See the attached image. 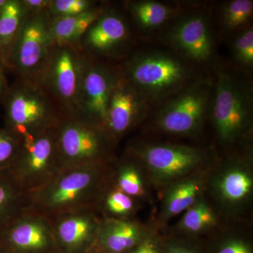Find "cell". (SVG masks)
Segmentation results:
<instances>
[{
  "label": "cell",
  "instance_id": "obj_1",
  "mask_svg": "<svg viewBox=\"0 0 253 253\" xmlns=\"http://www.w3.org/2000/svg\"><path fill=\"white\" fill-rule=\"evenodd\" d=\"M3 101L5 129L20 142L51 127L56 118L48 93L36 81L21 79L8 87Z\"/></svg>",
  "mask_w": 253,
  "mask_h": 253
},
{
  "label": "cell",
  "instance_id": "obj_2",
  "mask_svg": "<svg viewBox=\"0 0 253 253\" xmlns=\"http://www.w3.org/2000/svg\"><path fill=\"white\" fill-rule=\"evenodd\" d=\"M48 11L29 13L2 65L14 69L22 79L36 81L55 45Z\"/></svg>",
  "mask_w": 253,
  "mask_h": 253
},
{
  "label": "cell",
  "instance_id": "obj_3",
  "mask_svg": "<svg viewBox=\"0 0 253 253\" xmlns=\"http://www.w3.org/2000/svg\"><path fill=\"white\" fill-rule=\"evenodd\" d=\"M84 61L72 45H55L38 82L68 113L76 114Z\"/></svg>",
  "mask_w": 253,
  "mask_h": 253
},
{
  "label": "cell",
  "instance_id": "obj_4",
  "mask_svg": "<svg viewBox=\"0 0 253 253\" xmlns=\"http://www.w3.org/2000/svg\"><path fill=\"white\" fill-rule=\"evenodd\" d=\"M189 77V69L180 60L170 55L151 54L131 60L126 78L146 99L177 90Z\"/></svg>",
  "mask_w": 253,
  "mask_h": 253
},
{
  "label": "cell",
  "instance_id": "obj_5",
  "mask_svg": "<svg viewBox=\"0 0 253 253\" xmlns=\"http://www.w3.org/2000/svg\"><path fill=\"white\" fill-rule=\"evenodd\" d=\"M212 108L213 123L219 139L235 141L244 133L251 118V99L239 82L221 73L218 78Z\"/></svg>",
  "mask_w": 253,
  "mask_h": 253
},
{
  "label": "cell",
  "instance_id": "obj_6",
  "mask_svg": "<svg viewBox=\"0 0 253 253\" xmlns=\"http://www.w3.org/2000/svg\"><path fill=\"white\" fill-rule=\"evenodd\" d=\"M211 93L206 83L189 86L161 109L156 118L158 127L176 135L196 132L204 121Z\"/></svg>",
  "mask_w": 253,
  "mask_h": 253
},
{
  "label": "cell",
  "instance_id": "obj_7",
  "mask_svg": "<svg viewBox=\"0 0 253 253\" xmlns=\"http://www.w3.org/2000/svg\"><path fill=\"white\" fill-rule=\"evenodd\" d=\"M117 78L107 68L85 61L76 114L86 122L104 128L110 97Z\"/></svg>",
  "mask_w": 253,
  "mask_h": 253
},
{
  "label": "cell",
  "instance_id": "obj_8",
  "mask_svg": "<svg viewBox=\"0 0 253 253\" xmlns=\"http://www.w3.org/2000/svg\"><path fill=\"white\" fill-rule=\"evenodd\" d=\"M141 156L155 180L166 184L187 175L204 161V155L194 148L176 145H152Z\"/></svg>",
  "mask_w": 253,
  "mask_h": 253
},
{
  "label": "cell",
  "instance_id": "obj_9",
  "mask_svg": "<svg viewBox=\"0 0 253 253\" xmlns=\"http://www.w3.org/2000/svg\"><path fill=\"white\" fill-rule=\"evenodd\" d=\"M98 127L83 119L71 120L63 124L56 132L59 160L82 166L99 157L104 141Z\"/></svg>",
  "mask_w": 253,
  "mask_h": 253
},
{
  "label": "cell",
  "instance_id": "obj_10",
  "mask_svg": "<svg viewBox=\"0 0 253 253\" xmlns=\"http://www.w3.org/2000/svg\"><path fill=\"white\" fill-rule=\"evenodd\" d=\"M51 127L21 141L19 154L9 174L13 179L36 180L52 169L57 160L56 132Z\"/></svg>",
  "mask_w": 253,
  "mask_h": 253
},
{
  "label": "cell",
  "instance_id": "obj_11",
  "mask_svg": "<svg viewBox=\"0 0 253 253\" xmlns=\"http://www.w3.org/2000/svg\"><path fill=\"white\" fill-rule=\"evenodd\" d=\"M145 98L124 77H118L113 86L104 129L122 135L140 119L145 111Z\"/></svg>",
  "mask_w": 253,
  "mask_h": 253
},
{
  "label": "cell",
  "instance_id": "obj_12",
  "mask_svg": "<svg viewBox=\"0 0 253 253\" xmlns=\"http://www.w3.org/2000/svg\"><path fill=\"white\" fill-rule=\"evenodd\" d=\"M0 249L6 253H51L55 241L41 223L24 221L0 229Z\"/></svg>",
  "mask_w": 253,
  "mask_h": 253
},
{
  "label": "cell",
  "instance_id": "obj_13",
  "mask_svg": "<svg viewBox=\"0 0 253 253\" xmlns=\"http://www.w3.org/2000/svg\"><path fill=\"white\" fill-rule=\"evenodd\" d=\"M169 39L184 56L197 62L208 61L212 56V36L202 16H190L180 21L171 31Z\"/></svg>",
  "mask_w": 253,
  "mask_h": 253
},
{
  "label": "cell",
  "instance_id": "obj_14",
  "mask_svg": "<svg viewBox=\"0 0 253 253\" xmlns=\"http://www.w3.org/2000/svg\"><path fill=\"white\" fill-rule=\"evenodd\" d=\"M127 26L121 16L115 14H101L82 38L83 46L89 51L108 53L126 41Z\"/></svg>",
  "mask_w": 253,
  "mask_h": 253
},
{
  "label": "cell",
  "instance_id": "obj_15",
  "mask_svg": "<svg viewBox=\"0 0 253 253\" xmlns=\"http://www.w3.org/2000/svg\"><path fill=\"white\" fill-rule=\"evenodd\" d=\"M94 230L89 218L68 217L58 227L55 241L56 251L61 253H89L94 246Z\"/></svg>",
  "mask_w": 253,
  "mask_h": 253
},
{
  "label": "cell",
  "instance_id": "obj_16",
  "mask_svg": "<svg viewBox=\"0 0 253 253\" xmlns=\"http://www.w3.org/2000/svg\"><path fill=\"white\" fill-rule=\"evenodd\" d=\"M94 174L86 168L75 169L60 178L48 189L45 202L51 207H61L74 203L92 185Z\"/></svg>",
  "mask_w": 253,
  "mask_h": 253
},
{
  "label": "cell",
  "instance_id": "obj_17",
  "mask_svg": "<svg viewBox=\"0 0 253 253\" xmlns=\"http://www.w3.org/2000/svg\"><path fill=\"white\" fill-rule=\"evenodd\" d=\"M144 239L139 226L126 221H109L100 233L99 253H127Z\"/></svg>",
  "mask_w": 253,
  "mask_h": 253
},
{
  "label": "cell",
  "instance_id": "obj_18",
  "mask_svg": "<svg viewBox=\"0 0 253 253\" xmlns=\"http://www.w3.org/2000/svg\"><path fill=\"white\" fill-rule=\"evenodd\" d=\"M253 177L244 167L232 166L219 175L216 189L226 204L239 205L246 201L253 191Z\"/></svg>",
  "mask_w": 253,
  "mask_h": 253
},
{
  "label": "cell",
  "instance_id": "obj_19",
  "mask_svg": "<svg viewBox=\"0 0 253 253\" xmlns=\"http://www.w3.org/2000/svg\"><path fill=\"white\" fill-rule=\"evenodd\" d=\"M97 9H91L71 17L51 20V35L56 45L75 46L101 16Z\"/></svg>",
  "mask_w": 253,
  "mask_h": 253
},
{
  "label": "cell",
  "instance_id": "obj_20",
  "mask_svg": "<svg viewBox=\"0 0 253 253\" xmlns=\"http://www.w3.org/2000/svg\"><path fill=\"white\" fill-rule=\"evenodd\" d=\"M28 14V10L22 0H7L0 10V63L1 64L14 44Z\"/></svg>",
  "mask_w": 253,
  "mask_h": 253
},
{
  "label": "cell",
  "instance_id": "obj_21",
  "mask_svg": "<svg viewBox=\"0 0 253 253\" xmlns=\"http://www.w3.org/2000/svg\"><path fill=\"white\" fill-rule=\"evenodd\" d=\"M202 189L199 177L184 179L169 190L165 201L163 217L169 219L189 209L196 202Z\"/></svg>",
  "mask_w": 253,
  "mask_h": 253
},
{
  "label": "cell",
  "instance_id": "obj_22",
  "mask_svg": "<svg viewBox=\"0 0 253 253\" xmlns=\"http://www.w3.org/2000/svg\"><path fill=\"white\" fill-rule=\"evenodd\" d=\"M131 12L136 21L144 28L158 27L169 19L172 9L157 1H144L132 3Z\"/></svg>",
  "mask_w": 253,
  "mask_h": 253
},
{
  "label": "cell",
  "instance_id": "obj_23",
  "mask_svg": "<svg viewBox=\"0 0 253 253\" xmlns=\"http://www.w3.org/2000/svg\"><path fill=\"white\" fill-rule=\"evenodd\" d=\"M215 221L214 213L204 201L196 202L181 218V229L191 233H197L211 227Z\"/></svg>",
  "mask_w": 253,
  "mask_h": 253
},
{
  "label": "cell",
  "instance_id": "obj_24",
  "mask_svg": "<svg viewBox=\"0 0 253 253\" xmlns=\"http://www.w3.org/2000/svg\"><path fill=\"white\" fill-rule=\"evenodd\" d=\"M14 179L8 173H0V229L11 220L16 206Z\"/></svg>",
  "mask_w": 253,
  "mask_h": 253
},
{
  "label": "cell",
  "instance_id": "obj_25",
  "mask_svg": "<svg viewBox=\"0 0 253 253\" xmlns=\"http://www.w3.org/2000/svg\"><path fill=\"white\" fill-rule=\"evenodd\" d=\"M253 12L251 0H234L226 5L223 19L228 29L235 30L249 22Z\"/></svg>",
  "mask_w": 253,
  "mask_h": 253
},
{
  "label": "cell",
  "instance_id": "obj_26",
  "mask_svg": "<svg viewBox=\"0 0 253 253\" xmlns=\"http://www.w3.org/2000/svg\"><path fill=\"white\" fill-rule=\"evenodd\" d=\"M92 1L88 0H54L51 1L48 13L51 20L71 17L93 9Z\"/></svg>",
  "mask_w": 253,
  "mask_h": 253
},
{
  "label": "cell",
  "instance_id": "obj_27",
  "mask_svg": "<svg viewBox=\"0 0 253 253\" xmlns=\"http://www.w3.org/2000/svg\"><path fill=\"white\" fill-rule=\"evenodd\" d=\"M21 142L5 129L0 128V173H9L19 154Z\"/></svg>",
  "mask_w": 253,
  "mask_h": 253
},
{
  "label": "cell",
  "instance_id": "obj_28",
  "mask_svg": "<svg viewBox=\"0 0 253 253\" xmlns=\"http://www.w3.org/2000/svg\"><path fill=\"white\" fill-rule=\"evenodd\" d=\"M120 191L129 196H140L144 193L139 171L133 166L123 168L118 179Z\"/></svg>",
  "mask_w": 253,
  "mask_h": 253
},
{
  "label": "cell",
  "instance_id": "obj_29",
  "mask_svg": "<svg viewBox=\"0 0 253 253\" xmlns=\"http://www.w3.org/2000/svg\"><path fill=\"white\" fill-rule=\"evenodd\" d=\"M236 57L246 66L253 63V31L252 28L246 30L239 35L234 43Z\"/></svg>",
  "mask_w": 253,
  "mask_h": 253
},
{
  "label": "cell",
  "instance_id": "obj_30",
  "mask_svg": "<svg viewBox=\"0 0 253 253\" xmlns=\"http://www.w3.org/2000/svg\"><path fill=\"white\" fill-rule=\"evenodd\" d=\"M106 206L110 212L116 214H126L134 207L131 196L121 191H113L106 200Z\"/></svg>",
  "mask_w": 253,
  "mask_h": 253
},
{
  "label": "cell",
  "instance_id": "obj_31",
  "mask_svg": "<svg viewBox=\"0 0 253 253\" xmlns=\"http://www.w3.org/2000/svg\"><path fill=\"white\" fill-rule=\"evenodd\" d=\"M217 253H253L251 246L243 240L232 239L219 246Z\"/></svg>",
  "mask_w": 253,
  "mask_h": 253
},
{
  "label": "cell",
  "instance_id": "obj_32",
  "mask_svg": "<svg viewBox=\"0 0 253 253\" xmlns=\"http://www.w3.org/2000/svg\"><path fill=\"white\" fill-rule=\"evenodd\" d=\"M127 253H162L156 240L153 238H144L137 246Z\"/></svg>",
  "mask_w": 253,
  "mask_h": 253
},
{
  "label": "cell",
  "instance_id": "obj_33",
  "mask_svg": "<svg viewBox=\"0 0 253 253\" xmlns=\"http://www.w3.org/2000/svg\"><path fill=\"white\" fill-rule=\"evenodd\" d=\"M23 4L29 13H38L47 11L51 0H22Z\"/></svg>",
  "mask_w": 253,
  "mask_h": 253
},
{
  "label": "cell",
  "instance_id": "obj_34",
  "mask_svg": "<svg viewBox=\"0 0 253 253\" xmlns=\"http://www.w3.org/2000/svg\"><path fill=\"white\" fill-rule=\"evenodd\" d=\"M4 68L3 65L0 63V103L4 101L5 95L8 89L4 77Z\"/></svg>",
  "mask_w": 253,
  "mask_h": 253
},
{
  "label": "cell",
  "instance_id": "obj_35",
  "mask_svg": "<svg viewBox=\"0 0 253 253\" xmlns=\"http://www.w3.org/2000/svg\"><path fill=\"white\" fill-rule=\"evenodd\" d=\"M166 253H196L193 250L189 249V248L184 247L182 246H178V245H174V246H169L166 251Z\"/></svg>",
  "mask_w": 253,
  "mask_h": 253
},
{
  "label": "cell",
  "instance_id": "obj_36",
  "mask_svg": "<svg viewBox=\"0 0 253 253\" xmlns=\"http://www.w3.org/2000/svg\"><path fill=\"white\" fill-rule=\"evenodd\" d=\"M6 1H7V0H0V10H1V8L4 6V5L5 4V3L6 2Z\"/></svg>",
  "mask_w": 253,
  "mask_h": 253
},
{
  "label": "cell",
  "instance_id": "obj_37",
  "mask_svg": "<svg viewBox=\"0 0 253 253\" xmlns=\"http://www.w3.org/2000/svg\"><path fill=\"white\" fill-rule=\"evenodd\" d=\"M51 253H61L59 252V251H54V252H52Z\"/></svg>",
  "mask_w": 253,
  "mask_h": 253
},
{
  "label": "cell",
  "instance_id": "obj_38",
  "mask_svg": "<svg viewBox=\"0 0 253 253\" xmlns=\"http://www.w3.org/2000/svg\"><path fill=\"white\" fill-rule=\"evenodd\" d=\"M0 253H6L4 252V251H3L2 250L0 249Z\"/></svg>",
  "mask_w": 253,
  "mask_h": 253
},
{
  "label": "cell",
  "instance_id": "obj_39",
  "mask_svg": "<svg viewBox=\"0 0 253 253\" xmlns=\"http://www.w3.org/2000/svg\"><path fill=\"white\" fill-rule=\"evenodd\" d=\"M96 253V252H91V253Z\"/></svg>",
  "mask_w": 253,
  "mask_h": 253
}]
</instances>
